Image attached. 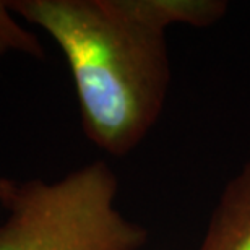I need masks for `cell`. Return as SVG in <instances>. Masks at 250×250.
Instances as JSON below:
<instances>
[{"mask_svg":"<svg viewBox=\"0 0 250 250\" xmlns=\"http://www.w3.org/2000/svg\"><path fill=\"white\" fill-rule=\"evenodd\" d=\"M10 12L42 28L63 52L86 137L112 156L140 145L171 82L166 29L208 26L221 0H17Z\"/></svg>","mask_w":250,"mask_h":250,"instance_id":"obj_1","label":"cell"},{"mask_svg":"<svg viewBox=\"0 0 250 250\" xmlns=\"http://www.w3.org/2000/svg\"><path fill=\"white\" fill-rule=\"evenodd\" d=\"M117 179L94 161L61 181H8L0 250H138L148 232L114 207Z\"/></svg>","mask_w":250,"mask_h":250,"instance_id":"obj_2","label":"cell"},{"mask_svg":"<svg viewBox=\"0 0 250 250\" xmlns=\"http://www.w3.org/2000/svg\"><path fill=\"white\" fill-rule=\"evenodd\" d=\"M198 250H250V161L224 187Z\"/></svg>","mask_w":250,"mask_h":250,"instance_id":"obj_3","label":"cell"},{"mask_svg":"<svg viewBox=\"0 0 250 250\" xmlns=\"http://www.w3.org/2000/svg\"><path fill=\"white\" fill-rule=\"evenodd\" d=\"M8 12V2H0V52H5L8 49H18L33 56H41L38 39L28 34L23 28H20Z\"/></svg>","mask_w":250,"mask_h":250,"instance_id":"obj_4","label":"cell"},{"mask_svg":"<svg viewBox=\"0 0 250 250\" xmlns=\"http://www.w3.org/2000/svg\"><path fill=\"white\" fill-rule=\"evenodd\" d=\"M5 184H7V179L0 177V205H2V195H3V187Z\"/></svg>","mask_w":250,"mask_h":250,"instance_id":"obj_5","label":"cell"}]
</instances>
